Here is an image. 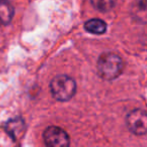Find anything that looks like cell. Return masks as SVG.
<instances>
[{"label":"cell","mask_w":147,"mask_h":147,"mask_svg":"<svg viewBox=\"0 0 147 147\" xmlns=\"http://www.w3.org/2000/svg\"><path fill=\"white\" fill-rule=\"evenodd\" d=\"M123 71V62L119 55L112 53L102 55L97 62V72L102 79L111 81L120 76Z\"/></svg>","instance_id":"obj_1"},{"label":"cell","mask_w":147,"mask_h":147,"mask_svg":"<svg viewBox=\"0 0 147 147\" xmlns=\"http://www.w3.org/2000/svg\"><path fill=\"white\" fill-rule=\"evenodd\" d=\"M50 91L53 98L60 102L68 101L76 92L75 81L66 75L56 76L50 83Z\"/></svg>","instance_id":"obj_2"},{"label":"cell","mask_w":147,"mask_h":147,"mask_svg":"<svg viewBox=\"0 0 147 147\" xmlns=\"http://www.w3.org/2000/svg\"><path fill=\"white\" fill-rule=\"evenodd\" d=\"M25 122L21 117L10 119L5 124V131L12 138L13 141H17V140L21 139L25 133Z\"/></svg>","instance_id":"obj_5"},{"label":"cell","mask_w":147,"mask_h":147,"mask_svg":"<svg viewBox=\"0 0 147 147\" xmlns=\"http://www.w3.org/2000/svg\"><path fill=\"white\" fill-rule=\"evenodd\" d=\"M44 143L49 147L68 146L70 139L65 130L57 126H49L43 133Z\"/></svg>","instance_id":"obj_3"},{"label":"cell","mask_w":147,"mask_h":147,"mask_svg":"<svg viewBox=\"0 0 147 147\" xmlns=\"http://www.w3.org/2000/svg\"><path fill=\"white\" fill-rule=\"evenodd\" d=\"M14 8L7 0H0V26H5L11 22Z\"/></svg>","instance_id":"obj_6"},{"label":"cell","mask_w":147,"mask_h":147,"mask_svg":"<svg viewBox=\"0 0 147 147\" xmlns=\"http://www.w3.org/2000/svg\"><path fill=\"white\" fill-rule=\"evenodd\" d=\"M92 5L101 12L109 11L115 5L116 0H90Z\"/></svg>","instance_id":"obj_8"},{"label":"cell","mask_w":147,"mask_h":147,"mask_svg":"<svg viewBox=\"0 0 147 147\" xmlns=\"http://www.w3.org/2000/svg\"><path fill=\"white\" fill-rule=\"evenodd\" d=\"M85 29L88 32L93 34H103L106 31V23L103 20L95 18V19H90L84 25Z\"/></svg>","instance_id":"obj_7"},{"label":"cell","mask_w":147,"mask_h":147,"mask_svg":"<svg viewBox=\"0 0 147 147\" xmlns=\"http://www.w3.org/2000/svg\"><path fill=\"white\" fill-rule=\"evenodd\" d=\"M128 129L136 135L147 133V112L141 109H136L130 112L127 116Z\"/></svg>","instance_id":"obj_4"},{"label":"cell","mask_w":147,"mask_h":147,"mask_svg":"<svg viewBox=\"0 0 147 147\" xmlns=\"http://www.w3.org/2000/svg\"><path fill=\"white\" fill-rule=\"evenodd\" d=\"M134 13L138 20L147 21V2H139L136 5V9H134Z\"/></svg>","instance_id":"obj_9"}]
</instances>
